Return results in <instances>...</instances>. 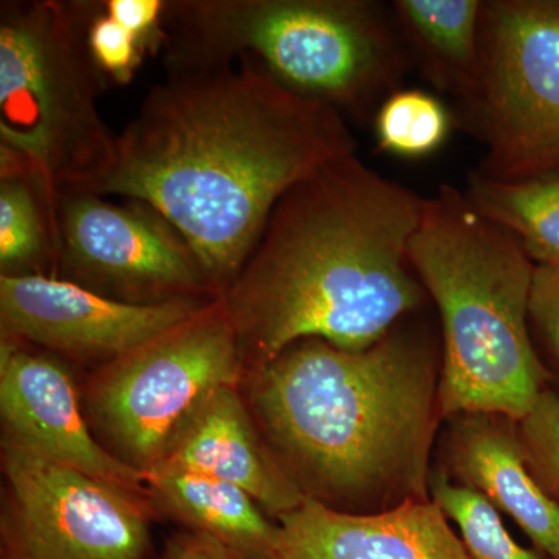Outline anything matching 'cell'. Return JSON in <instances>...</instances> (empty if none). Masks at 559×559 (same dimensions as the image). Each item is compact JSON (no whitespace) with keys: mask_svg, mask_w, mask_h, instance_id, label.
<instances>
[{"mask_svg":"<svg viewBox=\"0 0 559 559\" xmlns=\"http://www.w3.org/2000/svg\"><path fill=\"white\" fill-rule=\"evenodd\" d=\"M518 437L533 477L559 509V393L544 389L524 418Z\"/></svg>","mask_w":559,"mask_h":559,"instance_id":"7402d4cb","label":"cell"},{"mask_svg":"<svg viewBox=\"0 0 559 559\" xmlns=\"http://www.w3.org/2000/svg\"><path fill=\"white\" fill-rule=\"evenodd\" d=\"M103 10L138 36L150 55L164 49L167 0H105Z\"/></svg>","mask_w":559,"mask_h":559,"instance_id":"d4e9b609","label":"cell"},{"mask_svg":"<svg viewBox=\"0 0 559 559\" xmlns=\"http://www.w3.org/2000/svg\"><path fill=\"white\" fill-rule=\"evenodd\" d=\"M246 374L221 300L156 340L110 360L87 393L91 423L110 454L153 468L180 423L212 390Z\"/></svg>","mask_w":559,"mask_h":559,"instance_id":"ba28073f","label":"cell"},{"mask_svg":"<svg viewBox=\"0 0 559 559\" xmlns=\"http://www.w3.org/2000/svg\"><path fill=\"white\" fill-rule=\"evenodd\" d=\"M371 123L378 151L403 159H421L444 145L455 121L430 92L399 90L381 103Z\"/></svg>","mask_w":559,"mask_h":559,"instance_id":"ffe728a7","label":"cell"},{"mask_svg":"<svg viewBox=\"0 0 559 559\" xmlns=\"http://www.w3.org/2000/svg\"><path fill=\"white\" fill-rule=\"evenodd\" d=\"M87 43L95 64L108 83L130 84L145 60L148 50L138 36L103 10L97 2L87 28Z\"/></svg>","mask_w":559,"mask_h":559,"instance_id":"603a6c76","label":"cell"},{"mask_svg":"<svg viewBox=\"0 0 559 559\" xmlns=\"http://www.w3.org/2000/svg\"><path fill=\"white\" fill-rule=\"evenodd\" d=\"M409 260L440 314L441 417L520 421L551 378L530 331L536 264L513 234L447 183L425 200Z\"/></svg>","mask_w":559,"mask_h":559,"instance_id":"277c9868","label":"cell"},{"mask_svg":"<svg viewBox=\"0 0 559 559\" xmlns=\"http://www.w3.org/2000/svg\"><path fill=\"white\" fill-rule=\"evenodd\" d=\"M479 0H395L393 16L412 64L429 83L460 102L480 72Z\"/></svg>","mask_w":559,"mask_h":559,"instance_id":"e0dca14e","label":"cell"},{"mask_svg":"<svg viewBox=\"0 0 559 559\" xmlns=\"http://www.w3.org/2000/svg\"><path fill=\"white\" fill-rule=\"evenodd\" d=\"M53 200L35 178H0L2 275H49L55 266Z\"/></svg>","mask_w":559,"mask_h":559,"instance_id":"d6986e66","label":"cell"},{"mask_svg":"<svg viewBox=\"0 0 559 559\" xmlns=\"http://www.w3.org/2000/svg\"><path fill=\"white\" fill-rule=\"evenodd\" d=\"M448 419L441 471L516 522L540 555L559 559V509L525 462L516 421L495 414Z\"/></svg>","mask_w":559,"mask_h":559,"instance_id":"9a60e30c","label":"cell"},{"mask_svg":"<svg viewBox=\"0 0 559 559\" xmlns=\"http://www.w3.org/2000/svg\"><path fill=\"white\" fill-rule=\"evenodd\" d=\"M160 559H242L226 546L201 533L175 536L165 547Z\"/></svg>","mask_w":559,"mask_h":559,"instance_id":"484cf974","label":"cell"},{"mask_svg":"<svg viewBox=\"0 0 559 559\" xmlns=\"http://www.w3.org/2000/svg\"><path fill=\"white\" fill-rule=\"evenodd\" d=\"M356 153L340 110L272 79L253 58L168 72L116 140L92 193L160 213L189 241L219 297L259 245L280 198L326 162Z\"/></svg>","mask_w":559,"mask_h":559,"instance_id":"6da1fadb","label":"cell"},{"mask_svg":"<svg viewBox=\"0 0 559 559\" xmlns=\"http://www.w3.org/2000/svg\"><path fill=\"white\" fill-rule=\"evenodd\" d=\"M51 207L58 278L127 304L221 299L189 241L150 205L69 190Z\"/></svg>","mask_w":559,"mask_h":559,"instance_id":"9c48e42d","label":"cell"},{"mask_svg":"<svg viewBox=\"0 0 559 559\" xmlns=\"http://www.w3.org/2000/svg\"><path fill=\"white\" fill-rule=\"evenodd\" d=\"M423 207L356 153L290 187L219 299L246 371L305 340L360 352L419 310L428 294L409 242Z\"/></svg>","mask_w":559,"mask_h":559,"instance_id":"7a4b0ae2","label":"cell"},{"mask_svg":"<svg viewBox=\"0 0 559 559\" xmlns=\"http://www.w3.org/2000/svg\"><path fill=\"white\" fill-rule=\"evenodd\" d=\"M463 194L481 218L513 234L536 266H559V168L516 180L474 170Z\"/></svg>","mask_w":559,"mask_h":559,"instance_id":"ac0fdd59","label":"cell"},{"mask_svg":"<svg viewBox=\"0 0 559 559\" xmlns=\"http://www.w3.org/2000/svg\"><path fill=\"white\" fill-rule=\"evenodd\" d=\"M272 559H471L439 503L347 513L305 499L280 518Z\"/></svg>","mask_w":559,"mask_h":559,"instance_id":"4fadbf2b","label":"cell"},{"mask_svg":"<svg viewBox=\"0 0 559 559\" xmlns=\"http://www.w3.org/2000/svg\"><path fill=\"white\" fill-rule=\"evenodd\" d=\"M430 499L457 525L471 559H546L516 543L499 511L479 492L455 484L441 469L430 479Z\"/></svg>","mask_w":559,"mask_h":559,"instance_id":"44dd1931","label":"cell"},{"mask_svg":"<svg viewBox=\"0 0 559 559\" xmlns=\"http://www.w3.org/2000/svg\"><path fill=\"white\" fill-rule=\"evenodd\" d=\"M528 322L536 349L543 348L559 373V266H536Z\"/></svg>","mask_w":559,"mask_h":559,"instance_id":"cb8c5ba5","label":"cell"},{"mask_svg":"<svg viewBox=\"0 0 559 559\" xmlns=\"http://www.w3.org/2000/svg\"><path fill=\"white\" fill-rule=\"evenodd\" d=\"M0 414L3 436L28 450L138 498L145 491V474L95 439L68 370L9 340L0 349Z\"/></svg>","mask_w":559,"mask_h":559,"instance_id":"7c38bea8","label":"cell"},{"mask_svg":"<svg viewBox=\"0 0 559 559\" xmlns=\"http://www.w3.org/2000/svg\"><path fill=\"white\" fill-rule=\"evenodd\" d=\"M2 559H143L142 499L3 436Z\"/></svg>","mask_w":559,"mask_h":559,"instance_id":"30bf717a","label":"cell"},{"mask_svg":"<svg viewBox=\"0 0 559 559\" xmlns=\"http://www.w3.org/2000/svg\"><path fill=\"white\" fill-rule=\"evenodd\" d=\"M440 367L403 320L360 352L299 341L246 371L249 409L305 499L378 513L430 500Z\"/></svg>","mask_w":559,"mask_h":559,"instance_id":"3957f363","label":"cell"},{"mask_svg":"<svg viewBox=\"0 0 559 559\" xmlns=\"http://www.w3.org/2000/svg\"><path fill=\"white\" fill-rule=\"evenodd\" d=\"M455 120L484 145L489 179L559 168V0L484 2L479 80Z\"/></svg>","mask_w":559,"mask_h":559,"instance_id":"52a82bcc","label":"cell"},{"mask_svg":"<svg viewBox=\"0 0 559 559\" xmlns=\"http://www.w3.org/2000/svg\"><path fill=\"white\" fill-rule=\"evenodd\" d=\"M157 463L245 489L275 520L305 502L261 436L238 385H223L205 395L180 423Z\"/></svg>","mask_w":559,"mask_h":559,"instance_id":"5bb4252c","label":"cell"},{"mask_svg":"<svg viewBox=\"0 0 559 559\" xmlns=\"http://www.w3.org/2000/svg\"><path fill=\"white\" fill-rule=\"evenodd\" d=\"M145 481L154 502L191 532L218 540L242 559L274 558L277 525L245 489L168 463L146 471Z\"/></svg>","mask_w":559,"mask_h":559,"instance_id":"2e32d148","label":"cell"},{"mask_svg":"<svg viewBox=\"0 0 559 559\" xmlns=\"http://www.w3.org/2000/svg\"><path fill=\"white\" fill-rule=\"evenodd\" d=\"M210 304H127L53 275H0L2 340L106 364L194 318Z\"/></svg>","mask_w":559,"mask_h":559,"instance_id":"8fae6325","label":"cell"},{"mask_svg":"<svg viewBox=\"0 0 559 559\" xmlns=\"http://www.w3.org/2000/svg\"><path fill=\"white\" fill-rule=\"evenodd\" d=\"M97 2L27 0L0 7V178L38 179L51 200L92 191L116 159L98 100L108 81L87 28Z\"/></svg>","mask_w":559,"mask_h":559,"instance_id":"8992f818","label":"cell"},{"mask_svg":"<svg viewBox=\"0 0 559 559\" xmlns=\"http://www.w3.org/2000/svg\"><path fill=\"white\" fill-rule=\"evenodd\" d=\"M168 72L259 61L289 91L364 123L412 68L392 5L374 0H168Z\"/></svg>","mask_w":559,"mask_h":559,"instance_id":"5b68a950","label":"cell"}]
</instances>
